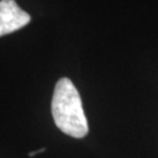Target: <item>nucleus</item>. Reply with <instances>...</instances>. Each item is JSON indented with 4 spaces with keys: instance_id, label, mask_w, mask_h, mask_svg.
<instances>
[{
    "instance_id": "nucleus-2",
    "label": "nucleus",
    "mask_w": 158,
    "mask_h": 158,
    "mask_svg": "<svg viewBox=\"0 0 158 158\" xmlns=\"http://www.w3.org/2000/svg\"><path fill=\"white\" fill-rule=\"evenodd\" d=\"M29 21V14L18 6L15 0L0 1V36L23 28Z\"/></svg>"
},
{
    "instance_id": "nucleus-1",
    "label": "nucleus",
    "mask_w": 158,
    "mask_h": 158,
    "mask_svg": "<svg viewBox=\"0 0 158 158\" xmlns=\"http://www.w3.org/2000/svg\"><path fill=\"white\" fill-rule=\"evenodd\" d=\"M52 115L56 127L66 135L83 138L89 131L81 96L68 77H61L56 82L52 100Z\"/></svg>"
}]
</instances>
